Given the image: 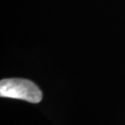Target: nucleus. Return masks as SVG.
<instances>
[{
    "label": "nucleus",
    "mask_w": 125,
    "mask_h": 125,
    "mask_svg": "<svg viewBox=\"0 0 125 125\" xmlns=\"http://www.w3.org/2000/svg\"><path fill=\"white\" fill-rule=\"evenodd\" d=\"M0 95L1 97L21 99L30 103H39L43 97L42 91L34 83L21 78L1 80Z\"/></svg>",
    "instance_id": "f257e3e1"
}]
</instances>
